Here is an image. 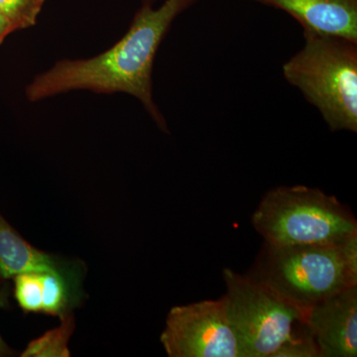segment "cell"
I'll return each instance as SVG.
<instances>
[{"instance_id": "15", "label": "cell", "mask_w": 357, "mask_h": 357, "mask_svg": "<svg viewBox=\"0 0 357 357\" xmlns=\"http://www.w3.org/2000/svg\"><path fill=\"white\" fill-rule=\"evenodd\" d=\"M7 304L6 295L4 291L0 288V307H6ZM11 354V349H9L8 345L6 344L0 335V356H6Z\"/></svg>"}, {"instance_id": "7", "label": "cell", "mask_w": 357, "mask_h": 357, "mask_svg": "<svg viewBox=\"0 0 357 357\" xmlns=\"http://www.w3.org/2000/svg\"><path fill=\"white\" fill-rule=\"evenodd\" d=\"M83 263L54 271H36L14 277V297L25 312L59 317L72 314L83 300Z\"/></svg>"}, {"instance_id": "2", "label": "cell", "mask_w": 357, "mask_h": 357, "mask_svg": "<svg viewBox=\"0 0 357 357\" xmlns=\"http://www.w3.org/2000/svg\"><path fill=\"white\" fill-rule=\"evenodd\" d=\"M249 276L303 307L357 285V237L338 244L264 243Z\"/></svg>"}, {"instance_id": "13", "label": "cell", "mask_w": 357, "mask_h": 357, "mask_svg": "<svg viewBox=\"0 0 357 357\" xmlns=\"http://www.w3.org/2000/svg\"><path fill=\"white\" fill-rule=\"evenodd\" d=\"M274 357H321L306 324L298 328L294 337L276 352Z\"/></svg>"}, {"instance_id": "3", "label": "cell", "mask_w": 357, "mask_h": 357, "mask_svg": "<svg viewBox=\"0 0 357 357\" xmlns=\"http://www.w3.org/2000/svg\"><path fill=\"white\" fill-rule=\"evenodd\" d=\"M283 76L318 109L332 131L357 132V43L304 32Z\"/></svg>"}, {"instance_id": "14", "label": "cell", "mask_w": 357, "mask_h": 357, "mask_svg": "<svg viewBox=\"0 0 357 357\" xmlns=\"http://www.w3.org/2000/svg\"><path fill=\"white\" fill-rule=\"evenodd\" d=\"M16 28L8 18L0 13V44L10 33L15 31Z\"/></svg>"}, {"instance_id": "11", "label": "cell", "mask_w": 357, "mask_h": 357, "mask_svg": "<svg viewBox=\"0 0 357 357\" xmlns=\"http://www.w3.org/2000/svg\"><path fill=\"white\" fill-rule=\"evenodd\" d=\"M61 319V325L49 331L28 344L22 352V357H68L70 335L74 333L75 319L72 314H65Z\"/></svg>"}, {"instance_id": "9", "label": "cell", "mask_w": 357, "mask_h": 357, "mask_svg": "<svg viewBox=\"0 0 357 357\" xmlns=\"http://www.w3.org/2000/svg\"><path fill=\"white\" fill-rule=\"evenodd\" d=\"M285 11L304 32L357 43V0H255Z\"/></svg>"}, {"instance_id": "1", "label": "cell", "mask_w": 357, "mask_h": 357, "mask_svg": "<svg viewBox=\"0 0 357 357\" xmlns=\"http://www.w3.org/2000/svg\"><path fill=\"white\" fill-rule=\"evenodd\" d=\"M197 0H166L159 8L146 3L136 14L121 41L98 57L64 60L35 77L26 96L38 102L77 89L96 93H126L135 96L157 126L168 131L153 98L152 73L157 51L174 20Z\"/></svg>"}, {"instance_id": "8", "label": "cell", "mask_w": 357, "mask_h": 357, "mask_svg": "<svg viewBox=\"0 0 357 357\" xmlns=\"http://www.w3.org/2000/svg\"><path fill=\"white\" fill-rule=\"evenodd\" d=\"M306 325L321 357H356L357 285L312 305Z\"/></svg>"}, {"instance_id": "6", "label": "cell", "mask_w": 357, "mask_h": 357, "mask_svg": "<svg viewBox=\"0 0 357 357\" xmlns=\"http://www.w3.org/2000/svg\"><path fill=\"white\" fill-rule=\"evenodd\" d=\"M160 340L170 357H241L223 297L172 307Z\"/></svg>"}, {"instance_id": "5", "label": "cell", "mask_w": 357, "mask_h": 357, "mask_svg": "<svg viewBox=\"0 0 357 357\" xmlns=\"http://www.w3.org/2000/svg\"><path fill=\"white\" fill-rule=\"evenodd\" d=\"M222 275V297L241 357H274L306 324L310 307L294 304L248 274L225 268Z\"/></svg>"}, {"instance_id": "10", "label": "cell", "mask_w": 357, "mask_h": 357, "mask_svg": "<svg viewBox=\"0 0 357 357\" xmlns=\"http://www.w3.org/2000/svg\"><path fill=\"white\" fill-rule=\"evenodd\" d=\"M73 262L33 248L0 213V278H14L28 272L63 270Z\"/></svg>"}, {"instance_id": "4", "label": "cell", "mask_w": 357, "mask_h": 357, "mask_svg": "<svg viewBox=\"0 0 357 357\" xmlns=\"http://www.w3.org/2000/svg\"><path fill=\"white\" fill-rule=\"evenodd\" d=\"M264 243L275 248L344 243L357 237V220L335 196L307 185H280L263 197L251 217Z\"/></svg>"}, {"instance_id": "12", "label": "cell", "mask_w": 357, "mask_h": 357, "mask_svg": "<svg viewBox=\"0 0 357 357\" xmlns=\"http://www.w3.org/2000/svg\"><path fill=\"white\" fill-rule=\"evenodd\" d=\"M46 0H0V13L8 18L16 30L36 24Z\"/></svg>"}]
</instances>
